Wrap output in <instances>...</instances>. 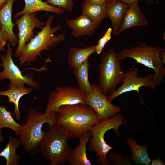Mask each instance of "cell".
Segmentation results:
<instances>
[{"mask_svg": "<svg viewBox=\"0 0 165 165\" xmlns=\"http://www.w3.org/2000/svg\"><path fill=\"white\" fill-rule=\"evenodd\" d=\"M65 22L72 30V35L75 38L90 36L98 27L90 18L83 14L73 20L66 18Z\"/></svg>", "mask_w": 165, "mask_h": 165, "instance_id": "cell-14", "label": "cell"}, {"mask_svg": "<svg viewBox=\"0 0 165 165\" xmlns=\"http://www.w3.org/2000/svg\"><path fill=\"white\" fill-rule=\"evenodd\" d=\"M106 0H84V2L93 5H100L105 2Z\"/></svg>", "mask_w": 165, "mask_h": 165, "instance_id": "cell-29", "label": "cell"}, {"mask_svg": "<svg viewBox=\"0 0 165 165\" xmlns=\"http://www.w3.org/2000/svg\"><path fill=\"white\" fill-rule=\"evenodd\" d=\"M112 32V28H108L103 36L99 40L96 47V53L97 54L101 53L107 43L111 39Z\"/></svg>", "mask_w": 165, "mask_h": 165, "instance_id": "cell-28", "label": "cell"}, {"mask_svg": "<svg viewBox=\"0 0 165 165\" xmlns=\"http://www.w3.org/2000/svg\"><path fill=\"white\" fill-rule=\"evenodd\" d=\"M91 86L92 91L85 96L83 101L95 111L101 121L113 117L120 111V108L113 105L97 86L93 84Z\"/></svg>", "mask_w": 165, "mask_h": 165, "instance_id": "cell-11", "label": "cell"}, {"mask_svg": "<svg viewBox=\"0 0 165 165\" xmlns=\"http://www.w3.org/2000/svg\"><path fill=\"white\" fill-rule=\"evenodd\" d=\"M151 165H164L165 163L164 161L160 158L156 159L151 161Z\"/></svg>", "mask_w": 165, "mask_h": 165, "instance_id": "cell-31", "label": "cell"}, {"mask_svg": "<svg viewBox=\"0 0 165 165\" xmlns=\"http://www.w3.org/2000/svg\"><path fill=\"white\" fill-rule=\"evenodd\" d=\"M124 60L119 53L113 47L102 53L98 68L97 86L105 95L113 92L117 85L123 82L125 72L122 70L121 64Z\"/></svg>", "mask_w": 165, "mask_h": 165, "instance_id": "cell-6", "label": "cell"}, {"mask_svg": "<svg viewBox=\"0 0 165 165\" xmlns=\"http://www.w3.org/2000/svg\"><path fill=\"white\" fill-rule=\"evenodd\" d=\"M90 130L83 134L79 138L77 146L72 149L67 162L69 165H91L92 163L87 158L86 145L91 136Z\"/></svg>", "mask_w": 165, "mask_h": 165, "instance_id": "cell-16", "label": "cell"}, {"mask_svg": "<svg viewBox=\"0 0 165 165\" xmlns=\"http://www.w3.org/2000/svg\"><path fill=\"white\" fill-rule=\"evenodd\" d=\"M54 17V14L50 15L41 30L25 44L21 54L17 59L20 64L22 65L27 62L29 64L37 59L42 51L51 50L64 41L65 35L64 34H54L62 26L58 24L54 27H51Z\"/></svg>", "mask_w": 165, "mask_h": 165, "instance_id": "cell-3", "label": "cell"}, {"mask_svg": "<svg viewBox=\"0 0 165 165\" xmlns=\"http://www.w3.org/2000/svg\"><path fill=\"white\" fill-rule=\"evenodd\" d=\"M57 124L70 137L79 138L101 121L85 103L61 106L56 112Z\"/></svg>", "mask_w": 165, "mask_h": 165, "instance_id": "cell-1", "label": "cell"}, {"mask_svg": "<svg viewBox=\"0 0 165 165\" xmlns=\"http://www.w3.org/2000/svg\"><path fill=\"white\" fill-rule=\"evenodd\" d=\"M35 13L23 15L16 20L15 24L17 25L19 30L18 46L14 55L16 57L20 56L26 42H29L35 36L34 29H41L43 26L41 21L36 17Z\"/></svg>", "mask_w": 165, "mask_h": 165, "instance_id": "cell-12", "label": "cell"}, {"mask_svg": "<svg viewBox=\"0 0 165 165\" xmlns=\"http://www.w3.org/2000/svg\"><path fill=\"white\" fill-rule=\"evenodd\" d=\"M111 0L100 5H93L85 2L82 6V13L87 16L99 27L102 20L107 17V11Z\"/></svg>", "mask_w": 165, "mask_h": 165, "instance_id": "cell-19", "label": "cell"}, {"mask_svg": "<svg viewBox=\"0 0 165 165\" xmlns=\"http://www.w3.org/2000/svg\"><path fill=\"white\" fill-rule=\"evenodd\" d=\"M33 90L31 87L26 88L23 86H12L5 91H0V96H7L9 103H14V110L13 115L16 120H19L21 113L19 108V101L22 97L25 95L31 93Z\"/></svg>", "mask_w": 165, "mask_h": 165, "instance_id": "cell-21", "label": "cell"}, {"mask_svg": "<svg viewBox=\"0 0 165 165\" xmlns=\"http://www.w3.org/2000/svg\"><path fill=\"white\" fill-rule=\"evenodd\" d=\"M20 125L17 123L12 116L10 111L4 106H0V128H7L11 129L18 136Z\"/></svg>", "mask_w": 165, "mask_h": 165, "instance_id": "cell-25", "label": "cell"}, {"mask_svg": "<svg viewBox=\"0 0 165 165\" xmlns=\"http://www.w3.org/2000/svg\"><path fill=\"white\" fill-rule=\"evenodd\" d=\"M70 137L57 123L50 127L38 150L49 160L50 165H64L67 163L72 148L68 142Z\"/></svg>", "mask_w": 165, "mask_h": 165, "instance_id": "cell-4", "label": "cell"}, {"mask_svg": "<svg viewBox=\"0 0 165 165\" xmlns=\"http://www.w3.org/2000/svg\"><path fill=\"white\" fill-rule=\"evenodd\" d=\"M13 50L9 42L6 54L0 55L2 61L0 65L3 68V70L0 72V81L5 79H9V87L24 86V84H27L31 88H39L38 83L33 79L32 74L22 75L19 67L15 64L12 57Z\"/></svg>", "mask_w": 165, "mask_h": 165, "instance_id": "cell-8", "label": "cell"}, {"mask_svg": "<svg viewBox=\"0 0 165 165\" xmlns=\"http://www.w3.org/2000/svg\"><path fill=\"white\" fill-rule=\"evenodd\" d=\"M146 1V2H147V3H148L149 4V3L151 2H152V0H145Z\"/></svg>", "mask_w": 165, "mask_h": 165, "instance_id": "cell-36", "label": "cell"}, {"mask_svg": "<svg viewBox=\"0 0 165 165\" xmlns=\"http://www.w3.org/2000/svg\"><path fill=\"white\" fill-rule=\"evenodd\" d=\"M9 141L5 147L0 152V156L6 160V165H18L20 156L16 153V150L20 144L19 140L11 136L8 137Z\"/></svg>", "mask_w": 165, "mask_h": 165, "instance_id": "cell-24", "label": "cell"}, {"mask_svg": "<svg viewBox=\"0 0 165 165\" xmlns=\"http://www.w3.org/2000/svg\"><path fill=\"white\" fill-rule=\"evenodd\" d=\"M124 3L128 4L130 5L136 2H138V0H120Z\"/></svg>", "mask_w": 165, "mask_h": 165, "instance_id": "cell-32", "label": "cell"}, {"mask_svg": "<svg viewBox=\"0 0 165 165\" xmlns=\"http://www.w3.org/2000/svg\"><path fill=\"white\" fill-rule=\"evenodd\" d=\"M90 65L88 59L73 69V73L78 83V89L85 96L92 91V86L89 81L88 69Z\"/></svg>", "mask_w": 165, "mask_h": 165, "instance_id": "cell-23", "label": "cell"}, {"mask_svg": "<svg viewBox=\"0 0 165 165\" xmlns=\"http://www.w3.org/2000/svg\"><path fill=\"white\" fill-rule=\"evenodd\" d=\"M9 0H0V9Z\"/></svg>", "mask_w": 165, "mask_h": 165, "instance_id": "cell-34", "label": "cell"}, {"mask_svg": "<svg viewBox=\"0 0 165 165\" xmlns=\"http://www.w3.org/2000/svg\"><path fill=\"white\" fill-rule=\"evenodd\" d=\"M8 41L7 36L2 30L0 29V42L6 45Z\"/></svg>", "mask_w": 165, "mask_h": 165, "instance_id": "cell-30", "label": "cell"}, {"mask_svg": "<svg viewBox=\"0 0 165 165\" xmlns=\"http://www.w3.org/2000/svg\"><path fill=\"white\" fill-rule=\"evenodd\" d=\"M5 45L4 44L0 42V51H6L4 47Z\"/></svg>", "mask_w": 165, "mask_h": 165, "instance_id": "cell-33", "label": "cell"}, {"mask_svg": "<svg viewBox=\"0 0 165 165\" xmlns=\"http://www.w3.org/2000/svg\"><path fill=\"white\" fill-rule=\"evenodd\" d=\"M85 96L78 89L74 86H59L50 94L45 112H57L63 105L79 103L84 104Z\"/></svg>", "mask_w": 165, "mask_h": 165, "instance_id": "cell-9", "label": "cell"}, {"mask_svg": "<svg viewBox=\"0 0 165 165\" xmlns=\"http://www.w3.org/2000/svg\"><path fill=\"white\" fill-rule=\"evenodd\" d=\"M125 118L123 115L118 113L110 118L101 121L91 128L90 131L92 135L89 139L88 150L96 153L98 157V163L103 165H108L110 164L107 158V155L113 148V147L106 142L104 136L108 131L111 129H113L116 134L117 136L119 135V127L124 125L127 122V120H124Z\"/></svg>", "mask_w": 165, "mask_h": 165, "instance_id": "cell-7", "label": "cell"}, {"mask_svg": "<svg viewBox=\"0 0 165 165\" xmlns=\"http://www.w3.org/2000/svg\"><path fill=\"white\" fill-rule=\"evenodd\" d=\"M112 1H118V0H112Z\"/></svg>", "mask_w": 165, "mask_h": 165, "instance_id": "cell-37", "label": "cell"}, {"mask_svg": "<svg viewBox=\"0 0 165 165\" xmlns=\"http://www.w3.org/2000/svg\"><path fill=\"white\" fill-rule=\"evenodd\" d=\"M46 2L53 6L64 9L70 12L72 11L74 4L72 0H47Z\"/></svg>", "mask_w": 165, "mask_h": 165, "instance_id": "cell-27", "label": "cell"}, {"mask_svg": "<svg viewBox=\"0 0 165 165\" xmlns=\"http://www.w3.org/2000/svg\"><path fill=\"white\" fill-rule=\"evenodd\" d=\"M1 130L2 129L0 128V142H3L4 141V139L2 135Z\"/></svg>", "mask_w": 165, "mask_h": 165, "instance_id": "cell-35", "label": "cell"}, {"mask_svg": "<svg viewBox=\"0 0 165 165\" xmlns=\"http://www.w3.org/2000/svg\"><path fill=\"white\" fill-rule=\"evenodd\" d=\"M138 70L135 67L125 72L122 85L116 90L109 94L107 96L108 100L112 101L114 99L124 93L135 91L139 94L142 104L144 102L141 97L140 88L142 86L148 87L151 90H154L156 87L153 80L152 74L145 77L138 76Z\"/></svg>", "mask_w": 165, "mask_h": 165, "instance_id": "cell-10", "label": "cell"}, {"mask_svg": "<svg viewBox=\"0 0 165 165\" xmlns=\"http://www.w3.org/2000/svg\"><path fill=\"white\" fill-rule=\"evenodd\" d=\"M96 45L84 48L72 47L68 56V63L72 69L83 63L92 54L96 52Z\"/></svg>", "mask_w": 165, "mask_h": 165, "instance_id": "cell-20", "label": "cell"}, {"mask_svg": "<svg viewBox=\"0 0 165 165\" xmlns=\"http://www.w3.org/2000/svg\"><path fill=\"white\" fill-rule=\"evenodd\" d=\"M25 6L21 11H18L14 17L16 18L23 15L39 11L55 13L59 15L64 13L63 9L52 6L42 0H24Z\"/></svg>", "mask_w": 165, "mask_h": 165, "instance_id": "cell-18", "label": "cell"}, {"mask_svg": "<svg viewBox=\"0 0 165 165\" xmlns=\"http://www.w3.org/2000/svg\"><path fill=\"white\" fill-rule=\"evenodd\" d=\"M129 6L121 0H110L107 10V17L111 22L112 32L115 36L117 35L118 31Z\"/></svg>", "mask_w": 165, "mask_h": 165, "instance_id": "cell-17", "label": "cell"}, {"mask_svg": "<svg viewBox=\"0 0 165 165\" xmlns=\"http://www.w3.org/2000/svg\"><path fill=\"white\" fill-rule=\"evenodd\" d=\"M126 142L131 150L130 158L132 161L134 162L136 164H150L151 160L148 153L146 145H139L137 144L135 140L130 137L126 139Z\"/></svg>", "mask_w": 165, "mask_h": 165, "instance_id": "cell-22", "label": "cell"}, {"mask_svg": "<svg viewBox=\"0 0 165 165\" xmlns=\"http://www.w3.org/2000/svg\"><path fill=\"white\" fill-rule=\"evenodd\" d=\"M109 159L112 165L132 164L130 157L125 156L115 152H113L109 155Z\"/></svg>", "mask_w": 165, "mask_h": 165, "instance_id": "cell-26", "label": "cell"}, {"mask_svg": "<svg viewBox=\"0 0 165 165\" xmlns=\"http://www.w3.org/2000/svg\"><path fill=\"white\" fill-rule=\"evenodd\" d=\"M148 21L140 8L138 2L129 5L117 33V35L132 27L147 26Z\"/></svg>", "mask_w": 165, "mask_h": 165, "instance_id": "cell-13", "label": "cell"}, {"mask_svg": "<svg viewBox=\"0 0 165 165\" xmlns=\"http://www.w3.org/2000/svg\"><path fill=\"white\" fill-rule=\"evenodd\" d=\"M1 25H0V29H1Z\"/></svg>", "mask_w": 165, "mask_h": 165, "instance_id": "cell-38", "label": "cell"}, {"mask_svg": "<svg viewBox=\"0 0 165 165\" xmlns=\"http://www.w3.org/2000/svg\"><path fill=\"white\" fill-rule=\"evenodd\" d=\"M162 48L153 47L144 42H138L134 47L124 48L119 52L123 58H132L137 63L152 69L153 80L156 86L163 82L165 75V64L160 57Z\"/></svg>", "mask_w": 165, "mask_h": 165, "instance_id": "cell-5", "label": "cell"}, {"mask_svg": "<svg viewBox=\"0 0 165 165\" xmlns=\"http://www.w3.org/2000/svg\"><path fill=\"white\" fill-rule=\"evenodd\" d=\"M17 0H9L0 9L1 29L7 36L11 46H15L18 43V39L13 31L15 23L12 22V14L13 2Z\"/></svg>", "mask_w": 165, "mask_h": 165, "instance_id": "cell-15", "label": "cell"}, {"mask_svg": "<svg viewBox=\"0 0 165 165\" xmlns=\"http://www.w3.org/2000/svg\"><path fill=\"white\" fill-rule=\"evenodd\" d=\"M45 123L50 127L57 123L56 112L43 113L34 108L29 110L25 123L20 125L18 135L20 144L26 152L38 150L46 133L42 128Z\"/></svg>", "mask_w": 165, "mask_h": 165, "instance_id": "cell-2", "label": "cell"}]
</instances>
